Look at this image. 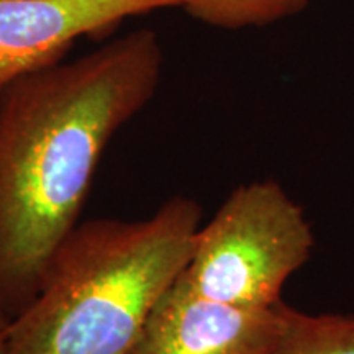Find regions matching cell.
I'll list each match as a JSON object with an SVG mask.
<instances>
[{
  "instance_id": "obj_3",
  "label": "cell",
  "mask_w": 354,
  "mask_h": 354,
  "mask_svg": "<svg viewBox=\"0 0 354 354\" xmlns=\"http://www.w3.org/2000/svg\"><path fill=\"white\" fill-rule=\"evenodd\" d=\"M313 233L304 210L274 180L240 185L198 228L184 276L201 294L250 308H271L307 263Z\"/></svg>"
},
{
  "instance_id": "obj_7",
  "label": "cell",
  "mask_w": 354,
  "mask_h": 354,
  "mask_svg": "<svg viewBox=\"0 0 354 354\" xmlns=\"http://www.w3.org/2000/svg\"><path fill=\"white\" fill-rule=\"evenodd\" d=\"M308 0H180V8L203 25L221 30L266 26L297 15Z\"/></svg>"
},
{
  "instance_id": "obj_2",
  "label": "cell",
  "mask_w": 354,
  "mask_h": 354,
  "mask_svg": "<svg viewBox=\"0 0 354 354\" xmlns=\"http://www.w3.org/2000/svg\"><path fill=\"white\" fill-rule=\"evenodd\" d=\"M201 218L196 201L177 196L143 220L79 223L10 318L0 354H130L187 266Z\"/></svg>"
},
{
  "instance_id": "obj_8",
  "label": "cell",
  "mask_w": 354,
  "mask_h": 354,
  "mask_svg": "<svg viewBox=\"0 0 354 354\" xmlns=\"http://www.w3.org/2000/svg\"><path fill=\"white\" fill-rule=\"evenodd\" d=\"M8 317H7V313L3 312L2 310V307H0V330H6V326L8 325Z\"/></svg>"
},
{
  "instance_id": "obj_1",
  "label": "cell",
  "mask_w": 354,
  "mask_h": 354,
  "mask_svg": "<svg viewBox=\"0 0 354 354\" xmlns=\"http://www.w3.org/2000/svg\"><path fill=\"white\" fill-rule=\"evenodd\" d=\"M161 41L143 28L0 91V307L30 304L79 225L113 136L156 94Z\"/></svg>"
},
{
  "instance_id": "obj_4",
  "label": "cell",
  "mask_w": 354,
  "mask_h": 354,
  "mask_svg": "<svg viewBox=\"0 0 354 354\" xmlns=\"http://www.w3.org/2000/svg\"><path fill=\"white\" fill-rule=\"evenodd\" d=\"M284 323V302L271 308L220 302L194 289L180 272L130 354H271Z\"/></svg>"
},
{
  "instance_id": "obj_5",
  "label": "cell",
  "mask_w": 354,
  "mask_h": 354,
  "mask_svg": "<svg viewBox=\"0 0 354 354\" xmlns=\"http://www.w3.org/2000/svg\"><path fill=\"white\" fill-rule=\"evenodd\" d=\"M180 0H0V91L64 59L81 38H105L127 19Z\"/></svg>"
},
{
  "instance_id": "obj_9",
  "label": "cell",
  "mask_w": 354,
  "mask_h": 354,
  "mask_svg": "<svg viewBox=\"0 0 354 354\" xmlns=\"http://www.w3.org/2000/svg\"><path fill=\"white\" fill-rule=\"evenodd\" d=\"M2 346H3V330H0V353H2Z\"/></svg>"
},
{
  "instance_id": "obj_6",
  "label": "cell",
  "mask_w": 354,
  "mask_h": 354,
  "mask_svg": "<svg viewBox=\"0 0 354 354\" xmlns=\"http://www.w3.org/2000/svg\"><path fill=\"white\" fill-rule=\"evenodd\" d=\"M271 354H354V315H310L286 305V323Z\"/></svg>"
}]
</instances>
